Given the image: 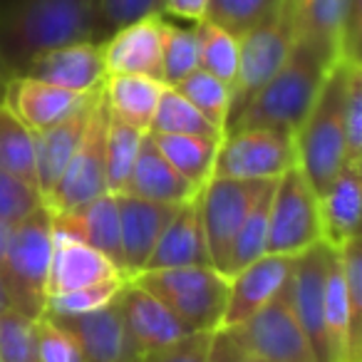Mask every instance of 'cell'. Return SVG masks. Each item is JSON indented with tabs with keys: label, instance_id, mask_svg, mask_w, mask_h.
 Here are the masks:
<instances>
[{
	"label": "cell",
	"instance_id": "obj_1",
	"mask_svg": "<svg viewBox=\"0 0 362 362\" xmlns=\"http://www.w3.org/2000/svg\"><path fill=\"white\" fill-rule=\"evenodd\" d=\"M70 42H102L95 0H0V60L11 77Z\"/></svg>",
	"mask_w": 362,
	"mask_h": 362
},
{
	"label": "cell",
	"instance_id": "obj_2",
	"mask_svg": "<svg viewBox=\"0 0 362 362\" xmlns=\"http://www.w3.org/2000/svg\"><path fill=\"white\" fill-rule=\"evenodd\" d=\"M337 60L340 57L335 50L298 35L286 62L246 102V107L226 127V132L251 129V127H276V129L296 132L315 102L325 75Z\"/></svg>",
	"mask_w": 362,
	"mask_h": 362
},
{
	"label": "cell",
	"instance_id": "obj_3",
	"mask_svg": "<svg viewBox=\"0 0 362 362\" xmlns=\"http://www.w3.org/2000/svg\"><path fill=\"white\" fill-rule=\"evenodd\" d=\"M350 60H355V57H340L330 67L305 119L293 132L296 134L298 166L303 169L317 197L330 187V181L347 164L342 110H345V82Z\"/></svg>",
	"mask_w": 362,
	"mask_h": 362
},
{
	"label": "cell",
	"instance_id": "obj_4",
	"mask_svg": "<svg viewBox=\"0 0 362 362\" xmlns=\"http://www.w3.org/2000/svg\"><path fill=\"white\" fill-rule=\"evenodd\" d=\"M129 281L169 308L189 332H216L221 327L228 278L214 266L141 271Z\"/></svg>",
	"mask_w": 362,
	"mask_h": 362
},
{
	"label": "cell",
	"instance_id": "obj_5",
	"mask_svg": "<svg viewBox=\"0 0 362 362\" xmlns=\"http://www.w3.org/2000/svg\"><path fill=\"white\" fill-rule=\"evenodd\" d=\"M52 214L40 206L13 228L8 251L0 261L11 305L28 317H40L47 300V276L52 258Z\"/></svg>",
	"mask_w": 362,
	"mask_h": 362
},
{
	"label": "cell",
	"instance_id": "obj_6",
	"mask_svg": "<svg viewBox=\"0 0 362 362\" xmlns=\"http://www.w3.org/2000/svg\"><path fill=\"white\" fill-rule=\"evenodd\" d=\"M296 40V0H283L271 16L238 37V72L231 87V112L226 127L236 119L246 102L276 75L278 67L291 55Z\"/></svg>",
	"mask_w": 362,
	"mask_h": 362
},
{
	"label": "cell",
	"instance_id": "obj_7",
	"mask_svg": "<svg viewBox=\"0 0 362 362\" xmlns=\"http://www.w3.org/2000/svg\"><path fill=\"white\" fill-rule=\"evenodd\" d=\"M322 241L317 194L300 166H291L273 184L268 204L266 253L298 256Z\"/></svg>",
	"mask_w": 362,
	"mask_h": 362
},
{
	"label": "cell",
	"instance_id": "obj_8",
	"mask_svg": "<svg viewBox=\"0 0 362 362\" xmlns=\"http://www.w3.org/2000/svg\"><path fill=\"white\" fill-rule=\"evenodd\" d=\"M298 164L296 134L276 127L226 132L218 144L214 176L273 181Z\"/></svg>",
	"mask_w": 362,
	"mask_h": 362
},
{
	"label": "cell",
	"instance_id": "obj_9",
	"mask_svg": "<svg viewBox=\"0 0 362 362\" xmlns=\"http://www.w3.org/2000/svg\"><path fill=\"white\" fill-rule=\"evenodd\" d=\"M107 122H110V110H107L105 87L97 100V107L92 112V119L87 124V132L82 141L77 144L75 154L70 156L67 166L62 169L60 179L45 197V206L50 214L70 211L75 206L92 202L107 192V174H105V139H107Z\"/></svg>",
	"mask_w": 362,
	"mask_h": 362
},
{
	"label": "cell",
	"instance_id": "obj_10",
	"mask_svg": "<svg viewBox=\"0 0 362 362\" xmlns=\"http://www.w3.org/2000/svg\"><path fill=\"white\" fill-rule=\"evenodd\" d=\"M268 187H271V181L211 176L199 189V216H202L204 241H206L209 261L216 271L221 268L228 246H231L241 223L246 221L248 211Z\"/></svg>",
	"mask_w": 362,
	"mask_h": 362
},
{
	"label": "cell",
	"instance_id": "obj_11",
	"mask_svg": "<svg viewBox=\"0 0 362 362\" xmlns=\"http://www.w3.org/2000/svg\"><path fill=\"white\" fill-rule=\"evenodd\" d=\"M226 332L261 362H315L310 342L288 300V283L256 315Z\"/></svg>",
	"mask_w": 362,
	"mask_h": 362
},
{
	"label": "cell",
	"instance_id": "obj_12",
	"mask_svg": "<svg viewBox=\"0 0 362 362\" xmlns=\"http://www.w3.org/2000/svg\"><path fill=\"white\" fill-rule=\"evenodd\" d=\"M335 248L315 243L293 258L288 278V300L305 332L315 362H335L325 332V283Z\"/></svg>",
	"mask_w": 362,
	"mask_h": 362
},
{
	"label": "cell",
	"instance_id": "obj_13",
	"mask_svg": "<svg viewBox=\"0 0 362 362\" xmlns=\"http://www.w3.org/2000/svg\"><path fill=\"white\" fill-rule=\"evenodd\" d=\"M293 258L296 256L263 253L261 258L233 273L228 278L226 308H223L218 330H231V327L246 322L251 315H256L263 305H268L286 288L288 278H291Z\"/></svg>",
	"mask_w": 362,
	"mask_h": 362
},
{
	"label": "cell",
	"instance_id": "obj_14",
	"mask_svg": "<svg viewBox=\"0 0 362 362\" xmlns=\"http://www.w3.org/2000/svg\"><path fill=\"white\" fill-rule=\"evenodd\" d=\"M166 18L149 16L115 30L102 42L107 75H141L161 82Z\"/></svg>",
	"mask_w": 362,
	"mask_h": 362
},
{
	"label": "cell",
	"instance_id": "obj_15",
	"mask_svg": "<svg viewBox=\"0 0 362 362\" xmlns=\"http://www.w3.org/2000/svg\"><path fill=\"white\" fill-rule=\"evenodd\" d=\"M21 75L35 77L77 95L95 92L107 80L102 42H70V45L52 47L33 57Z\"/></svg>",
	"mask_w": 362,
	"mask_h": 362
},
{
	"label": "cell",
	"instance_id": "obj_16",
	"mask_svg": "<svg viewBox=\"0 0 362 362\" xmlns=\"http://www.w3.org/2000/svg\"><path fill=\"white\" fill-rule=\"evenodd\" d=\"M50 317L75 337L85 362H139L117 298L100 310Z\"/></svg>",
	"mask_w": 362,
	"mask_h": 362
},
{
	"label": "cell",
	"instance_id": "obj_17",
	"mask_svg": "<svg viewBox=\"0 0 362 362\" xmlns=\"http://www.w3.org/2000/svg\"><path fill=\"white\" fill-rule=\"evenodd\" d=\"M176 209H179V204H159L132 197V194H117L122 236V273H124L127 281L144 271L161 231L171 221Z\"/></svg>",
	"mask_w": 362,
	"mask_h": 362
},
{
	"label": "cell",
	"instance_id": "obj_18",
	"mask_svg": "<svg viewBox=\"0 0 362 362\" xmlns=\"http://www.w3.org/2000/svg\"><path fill=\"white\" fill-rule=\"evenodd\" d=\"M117 300H119L122 317H124L127 332H129V340L139 360L189 335V330L181 325L179 317L166 305H161L151 293L136 286L134 281L124 283Z\"/></svg>",
	"mask_w": 362,
	"mask_h": 362
},
{
	"label": "cell",
	"instance_id": "obj_19",
	"mask_svg": "<svg viewBox=\"0 0 362 362\" xmlns=\"http://www.w3.org/2000/svg\"><path fill=\"white\" fill-rule=\"evenodd\" d=\"M360 0H296L298 35L360 60Z\"/></svg>",
	"mask_w": 362,
	"mask_h": 362
},
{
	"label": "cell",
	"instance_id": "obj_20",
	"mask_svg": "<svg viewBox=\"0 0 362 362\" xmlns=\"http://www.w3.org/2000/svg\"><path fill=\"white\" fill-rule=\"evenodd\" d=\"M102 87L95 92H87L60 122H55V124L42 132H35L37 187H40V192H42V199L55 187V181L60 179L62 169L67 166L70 156L75 154L77 144H80L82 136H85L87 124H90V119H92V112H95L97 100H100V95H102Z\"/></svg>",
	"mask_w": 362,
	"mask_h": 362
},
{
	"label": "cell",
	"instance_id": "obj_21",
	"mask_svg": "<svg viewBox=\"0 0 362 362\" xmlns=\"http://www.w3.org/2000/svg\"><path fill=\"white\" fill-rule=\"evenodd\" d=\"M110 278H124V273L105 253L95 251L92 246L67 236V233L55 231L50 276H47V298L95 286V283L110 281Z\"/></svg>",
	"mask_w": 362,
	"mask_h": 362
},
{
	"label": "cell",
	"instance_id": "obj_22",
	"mask_svg": "<svg viewBox=\"0 0 362 362\" xmlns=\"http://www.w3.org/2000/svg\"><path fill=\"white\" fill-rule=\"evenodd\" d=\"M52 228L105 253L122 271L119 211H117L115 194H102V197L70 209V211L52 214Z\"/></svg>",
	"mask_w": 362,
	"mask_h": 362
},
{
	"label": "cell",
	"instance_id": "obj_23",
	"mask_svg": "<svg viewBox=\"0 0 362 362\" xmlns=\"http://www.w3.org/2000/svg\"><path fill=\"white\" fill-rule=\"evenodd\" d=\"M184 266H211L204 241L202 216H199V194L189 202L179 204L171 221L161 231L144 271H164V268Z\"/></svg>",
	"mask_w": 362,
	"mask_h": 362
},
{
	"label": "cell",
	"instance_id": "obj_24",
	"mask_svg": "<svg viewBox=\"0 0 362 362\" xmlns=\"http://www.w3.org/2000/svg\"><path fill=\"white\" fill-rule=\"evenodd\" d=\"M320 206L322 243L340 251L352 238H360L362 214V181L360 164H345L330 187L317 197Z\"/></svg>",
	"mask_w": 362,
	"mask_h": 362
},
{
	"label": "cell",
	"instance_id": "obj_25",
	"mask_svg": "<svg viewBox=\"0 0 362 362\" xmlns=\"http://www.w3.org/2000/svg\"><path fill=\"white\" fill-rule=\"evenodd\" d=\"M132 197L146 199V202L159 204H184L199 194L197 187H192L174 166L166 161V156L154 144V136L144 132L136 149V159L132 166L127 192Z\"/></svg>",
	"mask_w": 362,
	"mask_h": 362
},
{
	"label": "cell",
	"instance_id": "obj_26",
	"mask_svg": "<svg viewBox=\"0 0 362 362\" xmlns=\"http://www.w3.org/2000/svg\"><path fill=\"white\" fill-rule=\"evenodd\" d=\"M85 95L47 85L35 77L16 75L8 82L6 102L3 105L33 132H42L60 122Z\"/></svg>",
	"mask_w": 362,
	"mask_h": 362
},
{
	"label": "cell",
	"instance_id": "obj_27",
	"mask_svg": "<svg viewBox=\"0 0 362 362\" xmlns=\"http://www.w3.org/2000/svg\"><path fill=\"white\" fill-rule=\"evenodd\" d=\"M164 87V82L141 75H107V110L115 119L124 122L134 129L149 132L151 117H154Z\"/></svg>",
	"mask_w": 362,
	"mask_h": 362
},
{
	"label": "cell",
	"instance_id": "obj_28",
	"mask_svg": "<svg viewBox=\"0 0 362 362\" xmlns=\"http://www.w3.org/2000/svg\"><path fill=\"white\" fill-rule=\"evenodd\" d=\"M149 134L154 136V144L166 156V161L192 187L202 189L214 176V164H216L221 139L197 134H154V132H149Z\"/></svg>",
	"mask_w": 362,
	"mask_h": 362
},
{
	"label": "cell",
	"instance_id": "obj_29",
	"mask_svg": "<svg viewBox=\"0 0 362 362\" xmlns=\"http://www.w3.org/2000/svg\"><path fill=\"white\" fill-rule=\"evenodd\" d=\"M0 169L37 187L35 132L28 129L6 105H0Z\"/></svg>",
	"mask_w": 362,
	"mask_h": 362
},
{
	"label": "cell",
	"instance_id": "obj_30",
	"mask_svg": "<svg viewBox=\"0 0 362 362\" xmlns=\"http://www.w3.org/2000/svg\"><path fill=\"white\" fill-rule=\"evenodd\" d=\"M273 184L266 189V192L258 197V202L253 204V209L248 211L246 221L241 223L238 233L233 236L231 246H228V253L223 258L221 268L218 271L226 278H231L236 271H241L243 266H248L251 261L261 258L266 253V241H268V204H271V192Z\"/></svg>",
	"mask_w": 362,
	"mask_h": 362
},
{
	"label": "cell",
	"instance_id": "obj_31",
	"mask_svg": "<svg viewBox=\"0 0 362 362\" xmlns=\"http://www.w3.org/2000/svg\"><path fill=\"white\" fill-rule=\"evenodd\" d=\"M194 35L199 47V67L218 77L223 85L233 87L238 72V37L218 28L209 18L194 23Z\"/></svg>",
	"mask_w": 362,
	"mask_h": 362
},
{
	"label": "cell",
	"instance_id": "obj_32",
	"mask_svg": "<svg viewBox=\"0 0 362 362\" xmlns=\"http://www.w3.org/2000/svg\"><path fill=\"white\" fill-rule=\"evenodd\" d=\"M149 132L154 134H197L221 139L223 132L206 119L187 97H181L174 87H164L159 105L151 117Z\"/></svg>",
	"mask_w": 362,
	"mask_h": 362
},
{
	"label": "cell",
	"instance_id": "obj_33",
	"mask_svg": "<svg viewBox=\"0 0 362 362\" xmlns=\"http://www.w3.org/2000/svg\"><path fill=\"white\" fill-rule=\"evenodd\" d=\"M144 136L141 129L124 124L110 115L107 122V139H105V174H107V192L124 194L129 184L132 166L136 159V149Z\"/></svg>",
	"mask_w": 362,
	"mask_h": 362
},
{
	"label": "cell",
	"instance_id": "obj_34",
	"mask_svg": "<svg viewBox=\"0 0 362 362\" xmlns=\"http://www.w3.org/2000/svg\"><path fill=\"white\" fill-rule=\"evenodd\" d=\"M174 90L181 97H187L211 124H216L218 129H226L228 112H231V87L223 85L218 77L204 72L202 67L194 70L189 77L174 85Z\"/></svg>",
	"mask_w": 362,
	"mask_h": 362
},
{
	"label": "cell",
	"instance_id": "obj_35",
	"mask_svg": "<svg viewBox=\"0 0 362 362\" xmlns=\"http://www.w3.org/2000/svg\"><path fill=\"white\" fill-rule=\"evenodd\" d=\"M194 70H199V47L194 25H174L166 21L164 33V55H161V82L166 87L179 85L184 77H189Z\"/></svg>",
	"mask_w": 362,
	"mask_h": 362
},
{
	"label": "cell",
	"instance_id": "obj_36",
	"mask_svg": "<svg viewBox=\"0 0 362 362\" xmlns=\"http://www.w3.org/2000/svg\"><path fill=\"white\" fill-rule=\"evenodd\" d=\"M283 0H209L206 16L218 28L241 37L268 18Z\"/></svg>",
	"mask_w": 362,
	"mask_h": 362
},
{
	"label": "cell",
	"instance_id": "obj_37",
	"mask_svg": "<svg viewBox=\"0 0 362 362\" xmlns=\"http://www.w3.org/2000/svg\"><path fill=\"white\" fill-rule=\"evenodd\" d=\"M127 278H110V281L95 283V286L77 288L70 293H60V296H50L45 300V315L65 317V315H82V313L100 310V308L110 305L119 291L124 288Z\"/></svg>",
	"mask_w": 362,
	"mask_h": 362
},
{
	"label": "cell",
	"instance_id": "obj_38",
	"mask_svg": "<svg viewBox=\"0 0 362 362\" xmlns=\"http://www.w3.org/2000/svg\"><path fill=\"white\" fill-rule=\"evenodd\" d=\"M0 362H40L35 320L16 308L0 313Z\"/></svg>",
	"mask_w": 362,
	"mask_h": 362
},
{
	"label": "cell",
	"instance_id": "obj_39",
	"mask_svg": "<svg viewBox=\"0 0 362 362\" xmlns=\"http://www.w3.org/2000/svg\"><path fill=\"white\" fill-rule=\"evenodd\" d=\"M100 40L105 42L119 28L149 16H164V0H95Z\"/></svg>",
	"mask_w": 362,
	"mask_h": 362
},
{
	"label": "cell",
	"instance_id": "obj_40",
	"mask_svg": "<svg viewBox=\"0 0 362 362\" xmlns=\"http://www.w3.org/2000/svg\"><path fill=\"white\" fill-rule=\"evenodd\" d=\"M40 206H45L40 189L0 169V218L3 221L18 226Z\"/></svg>",
	"mask_w": 362,
	"mask_h": 362
},
{
	"label": "cell",
	"instance_id": "obj_41",
	"mask_svg": "<svg viewBox=\"0 0 362 362\" xmlns=\"http://www.w3.org/2000/svg\"><path fill=\"white\" fill-rule=\"evenodd\" d=\"M345 141L347 164H362V65L350 60L345 82Z\"/></svg>",
	"mask_w": 362,
	"mask_h": 362
},
{
	"label": "cell",
	"instance_id": "obj_42",
	"mask_svg": "<svg viewBox=\"0 0 362 362\" xmlns=\"http://www.w3.org/2000/svg\"><path fill=\"white\" fill-rule=\"evenodd\" d=\"M35 345L40 362H85L75 337L45 313L35 317Z\"/></svg>",
	"mask_w": 362,
	"mask_h": 362
},
{
	"label": "cell",
	"instance_id": "obj_43",
	"mask_svg": "<svg viewBox=\"0 0 362 362\" xmlns=\"http://www.w3.org/2000/svg\"><path fill=\"white\" fill-rule=\"evenodd\" d=\"M214 332H189L174 345L141 357L139 362H206Z\"/></svg>",
	"mask_w": 362,
	"mask_h": 362
},
{
	"label": "cell",
	"instance_id": "obj_44",
	"mask_svg": "<svg viewBox=\"0 0 362 362\" xmlns=\"http://www.w3.org/2000/svg\"><path fill=\"white\" fill-rule=\"evenodd\" d=\"M206 362H261L253 355H248L243 347L236 345L226 330H216L211 337V347H209Z\"/></svg>",
	"mask_w": 362,
	"mask_h": 362
},
{
	"label": "cell",
	"instance_id": "obj_45",
	"mask_svg": "<svg viewBox=\"0 0 362 362\" xmlns=\"http://www.w3.org/2000/svg\"><path fill=\"white\" fill-rule=\"evenodd\" d=\"M209 0H164V16L197 23L206 16Z\"/></svg>",
	"mask_w": 362,
	"mask_h": 362
},
{
	"label": "cell",
	"instance_id": "obj_46",
	"mask_svg": "<svg viewBox=\"0 0 362 362\" xmlns=\"http://www.w3.org/2000/svg\"><path fill=\"white\" fill-rule=\"evenodd\" d=\"M13 228H16L13 223L0 218V261H3V256H6V251H8V243H11V238H13Z\"/></svg>",
	"mask_w": 362,
	"mask_h": 362
},
{
	"label": "cell",
	"instance_id": "obj_47",
	"mask_svg": "<svg viewBox=\"0 0 362 362\" xmlns=\"http://www.w3.org/2000/svg\"><path fill=\"white\" fill-rule=\"evenodd\" d=\"M8 82H11V72H8V67L3 65V60H0V105H3V102H6Z\"/></svg>",
	"mask_w": 362,
	"mask_h": 362
},
{
	"label": "cell",
	"instance_id": "obj_48",
	"mask_svg": "<svg viewBox=\"0 0 362 362\" xmlns=\"http://www.w3.org/2000/svg\"><path fill=\"white\" fill-rule=\"evenodd\" d=\"M11 305V296H8V288H6V281H3V273H0V313L8 310Z\"/></svg>",
	"mask_w": 362,
	"mask_h": 362
}]
</instances>
